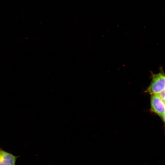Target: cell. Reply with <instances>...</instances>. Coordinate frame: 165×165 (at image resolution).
<instances>
[{"label":"cell","mask_w":165,"mask_h":165,"mask_svg":"<svg viewBox=\"0 0 165 165\" xmlns=\"http://www.w3.org/2000/svg\"><path fill=\"white\" fill-rule=\"evenodd\" d=\"M152 73V80L147 90L151 95L158 94L165 90L164 72L162 68H160L158 73Z\"/></svg>","instance_id":"obj_1"},{"label":"cell","mask_w":165,"mask_h":165,"mask_svg":"<svg viewBox=\"0 0 165 165\" xmlns=\"http://www.w3.org/2000/svg\"><path fill=\"white\" fill-rule=\"evenodd\" d=\"M151 95V111L162 118L165 116V101L161 98L158 94Z\"/></svg>","instance_id":"obj_2"},{"label":"cell","mask_w":165,"mask_h":165,"mask_svg":"<svg viewBox=\"0 0 165 165\" xmlns=\"http://www.w3.org/2000/svg\"><path fill=\"white\" fill-rule=\"evenodd\" d=\"M17 157L2 150L0 158V165H15Z\"/></svg>","instance_id":"obj_3"},{"label":"cell","mask_w":165,"mask_h":165,"mask_svg":"<svg viewBox=\"0 0 165 165\" xmlns=\"http://www.w3.org/2000/svg\"><path fill=\"white\" fill-rule=\"evenodd\" d=\"M161 99L165 101V90L158 94Z\"/></svg>","instance_id":"obj_4"},{"label":"cell","mask_w":165,"mask_h":165,"mask_svg":"<svg viewBox=\"0 0 165 165\" xmlns=\"http://www.w3.org/2000/svg\"><path fill=\"white\" fill-rule=\"evenodd\" d=\"M2 151V150H1V149H0V158L1 154V153Z\"/></svg>","instance_id":"obj_5"}]
</instances>
